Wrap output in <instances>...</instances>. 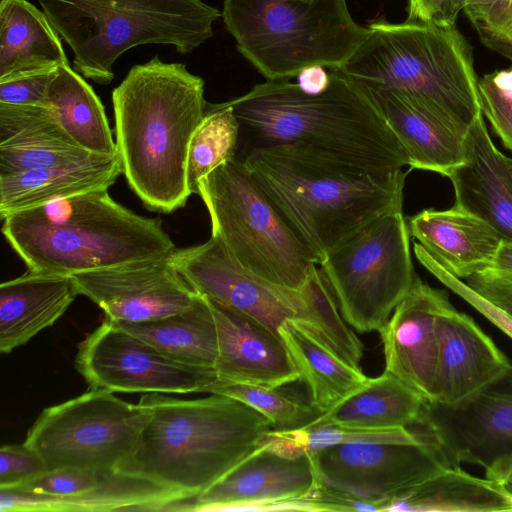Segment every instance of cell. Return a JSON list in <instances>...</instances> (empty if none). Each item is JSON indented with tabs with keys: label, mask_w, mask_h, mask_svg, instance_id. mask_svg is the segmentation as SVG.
Wrapping results in <instances>:
<instances>
[{
	"label": "cell",
	"mask_w": 512,
	"mask_h": 512,
	"mask_svg": "<svg viewBox=\"0 0 512 512\" xmlns=\"http://www.w3.org/2000/svg\"><path fill=\"white\" fill-rule=\"evenodd\" d=\"M324 69L322 67L310 68L299 74V86L309 93L322 91L329 81V73H326Z\"/></svg>",
	"instance_id": "ee69618b"
},
{
	"label": "cell",
	"mask_w": 512,
	"mask_h": 512,
	"mask_svg": "<svg viewBox=\"0 0 512 512\" xmlns=\"http://www.w3.org/2000/svg\"><path fill=\"white\" fill-rule=\"evenodd\" d=\"M222 17L238 51L267 80L339 70L371 33L346 0H224Z\"/></svg>",
	"instance_id": "ba28073f"
},
{
	"label": "cell",
	"mask_w": 512,
	"mask_h": 512,
	"mask_svg": "<svg viewBox=\"0 0 512 512\" xmlns=\"http://www.w3.org/2000/svg\"><path fill=\"white\" fill-rule=\"evenodd\" d=\"M74 53L75 69L106 85L113 65L144 44L172 45L181 54L213 35L217 8L202 0H37Z\"/></svg>",
	"instance_id": "52a82bcc"
},
{
	"label": "cell",
	"mask_w": 512,
	"mask_h": 512,
	"mask_svg": "<svg viewBox=\"0 0 512 512\" xmlns=\"http://www.w3.org/2000/svg\"><path fill=\"white\" fill-rule=\"evenodd\" d=\"M366 91L401 143L410 169L448 177L464 161L468 126L415 97L388 90Z\"/></svg>",
	"instance_id": "44dd1931"
},
{
	"label": "cell",
	"mask_w": 512,
	"mask_h": 512,
	"mask_svg": "<svg viewBox=\"0 0 512 512\" xmlns=\"http://www.w3.org/2000/svg\"><path fill=\"white\" fill-rule=\"evenodd\" d=\"M242 160L317 265L377 219L402 211L406 173L375 172L294 145H266Z\"/></svg>",
	"instance_id": "3957f363"
},
{
	"label": "cell",
	"mask_w": 512,
	"mask_h": 512,
	"mask_svg": "<svg viewBox=\"0 0 512 512\" xmlns=\"http://www.w3.org/2000/svg\"><path fill=\"white\" fill-rule=\"evenodd\" d=\"M485 477L498 480L512 488V458L498 462L485 470Z\"/></svg>",
	"instance_id": "bcb514c9"
},
{
	"label": "cell",
	"mask_w": 512,
	"mask_h": 512,
	"mask_svg": "<svg viewBox=\"0 0 512 512\" xmlns=\"http://www.w3.org/2000/svg\"><path fill=\"white\" fill-rule=\"evenodd\" d=\"M42 457L24 443L0 449V488L20 487L47 472Z\"/></svg>",
	"instance_id": "60d3db41"
},
{
	"label": "cell",
	"mask_w": 512,
	"mask_h": 512,
	"mask_svg": "<svg viewBox=\"0 0 512 512\" xmlns=\"http://www.w3.org/2000/svg\"><path fill=\"white\" fill-rule=\"evenodd\" d=\"M211 220V236L249 273L300 289L317 264L260 188L242 158L214 169L198 184Z\"/></svg>",
	"instance_id": "9c48e42d"
},
{
	"label": "cell",
	"mask_w": 512,
	"mask_h": 512,
	"mask_svg": "<svg viewBox=\"0 0 512 512\" xmlns=\"http://www.w3.org/2000/svg\"><path fill=\"white\" fill-rule=\"evenodd\" d=\"M188 494L148 479L108 472L93 488L71 496H52L19 488H0L1 512L173 510Z\"/></svg>",
	"instance_id": "603a6c76"
},
{
	"label": "cell",
	"mask_w": 512,
	"mask_h": 512,
	"mask_svg": "<svg viewBox=\"0 0 512 512\" xmlns=\"http://www.w3.org/2000/svg\"><path fill=\"white\" fill-rule=\"evenodd\" d=\"M92 154L74 143L49 107L0 103V175L50 167Z\"/></svg>",
	"instance_id": "d4e9b609"
},
{
	"label": "cell",
	"mask_w": 512,
	"mask_h": 512,
	"mask_svg": "<svg viewBox=\"0 0 512 512\" xmlns=\"http://www.w3.org/2000/svg\"><path fill=\"white\" fill-rule=\"evenodd\" d=\"M208 299V298H207ZM218 337L215 372L220 380L270 388L300 380L279 333L208 299Z\"/></svg>",
	"instance_id": "ffe728a7"
},
{
	"label": "cell",
	"mask_w": 512,
	"mask_h": 512,
	"mask_svg": "<svg viewBox=\"0 0 512 512\" xmlns=\"http://www.w3.org/2000/svg\"><path fill=\"white\" fill-rule=\"evenodd\" d=\"M208 393L231 397L246 404L266 417L275 430L301 428L321 415L311 403L306 404L278 388L218 379Z\"/></svg>",
	"instance_id": "8d00e7d4"
},
{
	"label": "cell",
	"mask_w": 512,
	"mask_h": 512,
	"mask_svg": "<svg viewBox=\"0 0 512 512\" xmlns=\"http://www.w3.org/2000/svg\"><path fill=\"white\" fill-rule=\"evenodd\" d=\"M2 233L39 273L72 275L169 255L174 243L159 218L136 214L98 189L15 212Z\"/></svg>",
	"instance_id": "5b68a950"
},
{
	"label": "cell",
	"mask_w": 512,
	"mask_h": 512,
	"mask_svg": "<svg viewBox=\"0 0 512 512\" xmlns=\"http://www.w3.org/2000/svg\"><path fill=\"white\" fill-rule=\"evenodd\" d=\"M78 295L71 276L30 271L0 285V352L52 326Z\"/></svg>",
	"instance_id": "484cf974"
},
{
	"label": "cell",
	"mask_w": 512,
	"mask_h": 512,
	"mask_svg": "<svg viewBox=\"0 0 512 512\" xmlns=\"http://www.w3.org/2000/svg\"><path fill=\"white\" fill-rule=\"evenodd\" d=\"M454 2H455L457 10L460 12L466 3V0H454Z\"/></svg>",
	"instance_id": "7dc6e473"
},
{
	"label": "cell",
	"mask_w": 512,
	"mask_h": 512,
	"mask_svg": "<svg viewBox=\"0 0 512 512\" xmlns=\"http://www.w3.org/2000/svg\"><path fill=\"white\" fill-rule=\"evenodd\" d=\"M448 294L418 276L379 329L385 370L431 402L438 355V325Z\"/></svg>",
	"instance_id": "ac0fdd59"
},
{
	"label": "cell",
	"mask_w": 512,
	"mask_h": 512,
	"mask_svg": "<svg viewBox=\"0 0 512 512\" xmlns=\"http://www.w3.org/2000/svg\"><path fill=\"white\" fill-rule=\"evenodd\" d=\"M150 415L142 401L132 404L113 392L90 388L44 409L24 444L42 457L47 470L112 472L130 454Z\"/></svg>",
	"instance_id": "8fae6325"
},
{
	"label": "cell",
	"mask_w": 512,
	"mask_h": 512,
	"mask_svg": "<svg viewBox=\"0 0 512 512\" xmlns=\"http://www.w3.org/2000/svg\"><path fill=\"white\" fill-rule=\"evenodd\" d=\"M317 484L308 453L289 456L260 444L207 490L183 500L180 510L255 511L302 496Z\"/></svg>",
	"instance_id": "e0dca14e"
},
{
	"label": "cell",
	"mask_w": 512,
	"mask_h": 512,
	"mask_svg": "<svg viewBox=\"0 0 512 512\" xmlns=\"http://www.w3.org/2000/svg\"><path fill=\"white\" fill-rule=\"evenodd\" d=\"M407 21L456 25L459 11L454 0H407Z\"/></svg>",
	"instance_id": "7bdbcfd3"
},
{
	"label": "cell",
	"mask_w": 512,
	"mask_h": 512,
	"mask_svg": "<svg viewBox=\"0 0 512 512\" xmlns=\"http://www.w3.org/2000/svg\"><path fill=\"white\" fill-rule=\"evenodd\" d=\"M278 333L309 388L311 405L321 414L362 387L368 377L351 366L297 322L285 321Z\"/></svg>",
	"instance_id": "1f68e13d"
},
{
	"label": "cell",
	"mask_w": 512,
	"mask_h": 512,
	"mask_svg": "<svg viewBox=\"0 0 512 512\" xmlns=\"http://www.w3.org/2000/svg\"><path fill=\"white\" fill-rule=\"evenodd\" d=\"M426 402L401 379L384 371L306 426L408 428L419 422Z\"/></svg>",
	"instance_id": "f1b7e54d"
},
{
	"label": "cell",
	"mask_w": 512,
	"mask_h": 512,
	"mask_svg": "<svg viewBox=\"0 0 512 512\" xmlns=\"http://www.w3.org/2000/svg\"><path fill=\"white\" fill-rule=\"evenodd\" d=\"M106 473L108 472L85 468H58L48 470L34 480L16 488L52 496H71L93 488Z\"/></svg>",
	"instance_id": "ab89813d"
},
{
	"label": "cell",
	"mask_w": 512,
	"mask_h": 512,
	"mask_svg": "<svg viewBox=\"0 0 512 512\" xmlns=\"http://www.w3.org/2000/svg\"><path fill=\"white\" fill-rule=\"evenodd\" d=\"M169 261L196 293L277 333L288 320L303 327L311 325L318 294L326 282L317 268L300 289L271 283L243 269L213 236L199 245L175 248Z\"/></svg>",
	"instance_id": "7c38bea8"
},
{
	"label": "cell",
	"mask_w": 512,
	"mask_h": 512,
	"mask_svg": "<svg viewBox=\"0 0 512 512\" xmlns=\"http://www.w3.org/2000/svg\"><path fill=\"white\" fill-rule=\"evenodd\" d=\"M319 266L345 321L360 333L379 331L417 278L403 212L377 219Z\"/></svg>",
	"instance_id": "30bf717a"
},
{
	"label": "cell",
	"mask_w": 512,
	"mask_h": 512,
	"mask_svg": "<svg viewBox=\"0 0 512 512\" xmlns=\"http://www.w3.org/2000/svg\"><path fill=\"white\" fill-rule=\"evenodd\" d=\"M414 254L435 278L512 339V278L485 269L463 281L449 273L419 243L414 244Z\"/></svg>",
	"instance_id": "836d02e7"
},
{
	"label": "cell",
	"mask_w": 512,
	"mask_h": 512,
	"mask_svg": "<svg viewBox=\"0 0 512 512\" xmlns=\"http://www.w3.org/2000/svg\"><path fill=\"white\" fill-rule=\"evenodd\" d=\"M481 112L512 151V70L485 74L478 82Z\"/></svg>",
	"instance_id": "f35d334b"
},
{
	"label": "cell",
	"mask_w": 512,
	"mask_h": 512,
	"mask_svg": "<svg viewBox=\"0 0 512 512\" xmlns=\"http://www.w3.org/2000/svg\"><path fill=\"white\" fill-rule=\"evenodd\" d=\"M438 355L431 403H459L496 379L509 359L467 314L451 302L438 325Z\"/></svg>",
	"instance_id": "d6986e66"
},
{
	"label": "cell",
	"mask_w": 512,
	"mask_h": 512,
	"mask_svg": "<svg viewBox=\"0 0 512 512\" xmlns=\"http://www.w3.org/2000/svg\"><path fill=\"white\" fill-rule=\"evenodd\" d=\"M239 139L240 123L232 107L208 104L189 145L187 181L192 194H197L202 178L237 156Z\"/></svg>",
	"instance_id": "d590c367"
},
{
	"label": "cell",
	"mask_w": 512,
	"mask_h": 512,
	"mask_svg": "<svg viewBox=\"0 0 512 512\" xmlns=\"http://www.w3.org/2000/svg\"><path fill=\"white\" fill-rule=\"evenodd\" d=\"M449 466L484 470L512 458V364L469 398L444 405L426 402L419 422Z\"/></svg>",
	"instance_id": "9a60e30c"
},
{
	"label": "cell",
	"mask_w": 512,
	"mask_h": 512,
	"mask_svg": "<svg viewBox=\"0 0 512 512\" xmlns=\"http://www.w3.org/2000/svg\"><path fill=\"white\" fill-rule=\"evenodd\" d=\"M48 107L79 147L96 155H117L103 104L69 64L58 68L49 86Z\"/></svg>",
	"instance_id": "d6a6232c"
},
{
	"label": "cell",
	"mask_w": 512,
	"mask_h": 512,
	"mask_svg": "<svg viewBox=\"0 0 512 512\" xmlns=\"http://www.w3.org/2000/svg\"><path fill=\"white\" fill-rule=\"evenodd\" d=\"M122 174L117 155L0 175V219L51 201L108 189Z\"/></svg>",
	"instance_id": "4316f807"
},
{
	"label": "cell",
	"mask_w": 512,
	"mask_h": 512,
	"mask_svg": "<svg viewBox=\"0 0 512 512\" xmlns=\"http://www.w3.org/2000/svg\"><path fill=\"white\" fill-rule=\"evenodd\" d=\"M67 64L60 35L44 11L26 0H1L0 82Z\"/></svg>",
	"instance_id": "83f0119b"
},
{
	"label": "cell",
	"mask_w": 512,
	"mask_h": 512,
	"mask_svg": "<svg viewBox=\"0 0 512 512\" xmlns=\"http://www.w3.org/2000/svg\"><path fill=\"white\" fill-rule=\"evenodd\" d=\"M112 102L117 156L131 190L151 211L184 207L192 194L189 145L208 106L204 80L156 56L129 70Z\"/></svg>",
	"instance_id": "7a4b0ae2"
},
{
	"label": "cell",
	"mask_w": 512,
	"mask_h": 512,
	"mask_svg": "<svg viewBox=\"0 0 512 512\" xmlns=\"http://www.w3.org/2000/svg\"><path fill=\"white\" fill-rule=\"evenodd\" d=\"M385 511H512V488L498 480L474 476L460 466H447L394 497Z\"/></svg>",
	"instance_id": "f546056e"
},
{
	"label": "cell",
	"mask_w": 512,
	"mask_h": 512,
	"mask_svg": "<svg viewBox=\"0 0 512 512\" xmlns=\"http://www.w3.org/2000/svg\"><path fill=\"white\" fill-rule=\"evenodd\" d=\"M430 440L425 432L417 433L408 428L361 429L322 425L289 430L272 429L261 444L285 455L299 456L341 444H421Z\"/></svg>",
	"instance_id": "e575fe53"
},
{
	"label": "cell",
	"mask_w": 512,
	"mask_h": 512,
	"mask_svg": "<svg viewBox=\"0 0 512 512\" xmlns=\"http://www.w3.org/2000/svg\"><path fill=\"white\" fill-rule=\"evenodd\" d=\"M111 322L177 362L215 368L216 324L208 299L198 293L194 304L182 312L142 322Z\"/></svg>",
	"instance_id": "4dcf8cb0"
},
{
	"label": "cell",
	"mask_w": 512,
	"mask_h": 512,
	"mask_svg": "<svg viewBox=\"0 0 512 512\" xmlns=\"http://www.w3.org/2000/svg\"><path fill=\"white\" fill-rule=\"evenodd\" d=\"M462 10L484 45L505 57L512 52V0H466Z\"/></svg>",
	"instance_id": "74e56055"
},
{
	"label": "cell",
	"mask_w": 512,
	"mask_h": 512,
	"mask_svg": "<svg viewBox=\"0 0 512 512\" xmlns=\"http://www.w3.org/2000/svg\"><path fill=\"white\" fill-rule=\"evenodd\" d=\"M506 161H507V166H508L509 174H510V177H511V180H512V158L506 157Z\"/></svg>",
	"instance_id": "c3c4849f"
},
{
	"label": "cell",
	"mask_w": 512,
	"mask_h": 512,
	"mask_svg": "<svg viewBox=\"0 0 512 512\" xmlns=\"http://www.w3.org/2000/svg\"><path fill=\"white\" fill-rule=\"evenodd\" d=\"M318 482L384 505L449 466L433 441L421 444L351 443L308 453Z\"/></svg>",
	"instance_id": "5bb4252c"
},
{
	"label": "cell",
	"mask_w": 512,
	"mask_h": 512,
	"mask_svg": "<svg viewBox=\"0 0 512 512\" xmlns=\"http://www.w3.org/2000/svg\"><path fill=\"white\" fill-rule=\"evenodd\" d=\"M78 372L91 389L122 393H208L214 369L177 362L105 320L78 347Z\"/></svg>",
	"instance_id": "4fadbf2b"
},
{
	"label": "cell",
	"mask_w": 512,
	"mask_h": 512,
	"mask_svg": "<svg viewBox=\"0 0 512 512\" xmlns=\"http://www.w3.org/2000/svg\"><path fill=\"white\" fill-rule=\"evenodd\" d=\"M464 156L448 176L454 205L479 216L512 241V180L506 156L494 145L482 113L467 131Z\"/></svg>",
	"instance_id": "7402d4cb"
},
{
	"label": "cell",
	"mask_w": 512,
	"mask_h": 512,
	"mask_svg": "<svg viewBox=\"0 0 512 512\" xmlns=\"http://www.w3.org/2000/svg\"><path fill=\"white\" fill-rule=\"evenodd\" d=\"M506 58H508L509 60H511V61H512V52H511V53H509V54L506 56Z\"/></svg>",
	"instance_id": "681fc988"
},
{
	"label": "cell",
	"mask_w": 512,
	"mask_h": 512,
	"mask_svg": "<svg viewBox=\"0 0 512 512\" xmlns=\"http://www.w3.org/2000/svg\"><path fill=\"white\" fill-rule=\"evenodd\" d=\"M140 401L150 408V418L116 472L191 497L221 479L273 429L253 408L219 394L179 399L149 393Z\"/></svg>",
	"instance_id": "277c9868"
},
{
	"label": "cell",
	"mask_w": 512,
	"mask_h": 512,
	"mask_svg": "<svg viewBox=\"0 0 512 512\" xmlns=\"http://www.w3.org/2000/svg\"><path fill=\"white\" fill-rule=\"evenodd\" d=\"M58 68L0 82V103L48 107L49 86Z\"/></svg>",
	"instance_id": "b9f144b4"
},
{
	"label": "cell",
	"mask_w": 512,
	"mask_h": 512,
	"mask_svg": "<svg viewBox=\"0 0 512 512\" xmlns=\"http://www.w3.org/2000/svg\"><path fill=\"white\" fill-rule=\"evenodd\" d=\"M407 224L410 236L461 280L489 268L504 239L485 220L455 205L422 210Z\"/></svg>",
	"instance_id": "cb8c5ba5"
},
{
	"label": "cell",
	"mask_w": 512,
	"mask_h": 512,
	"mask_svg": "<svg viewBox=\"0 0 512 512\" xmlns=\"http://www.w3.org/2000/svg\"><path fill=\"white\" fill-rule=\"evenodd\" d=\"M329 71L328 84L318 93L277 79L225 102L240 123L246 151L294 145L369 171L392 172L408 165L401 143L370 94L340 70Z\"/></svg>",
	"instance_id": "6da1fadb"
},
{
	"label": "cell",
	"mask_w": 512,
	"mask_h": 512,
	"mask_svg": "<svg viewBox=\"0 0 512 512\" xmlns=\"http://www.w3.org/2000/svg\"><path fill=\"white\" fill-rule=\"evenodd\" d=\"M113 322H142L189 309L197 293L169 261V255L70 275Z\"/></svg>",
	"instance_id": "2e32d148"
},
{
	"label": "cell",
	"mask_w": 512,
	"mask_h": 512,
	"mask_svg": "<svg viewBox=\"0 0 512 512\" xmlns=\"http://www.w3.org/2000/svg\"><path fill=\"white\" fill-rule=\"evenodd\" d=\"M369 37L339 69L366 90L403 93L470 127L480 115L473 53L456 25L372 22Z\"/></svg>",
	"instance_id": "8992f818"
},
{
	"label": "cell",
	"mask_w": 512,
	"mask_h": 512,
	"mask_svg": "<svg viewBox=\"0 0 512 512\" xmlns=\"http://www.w3.org/2000/svg\"><path fill=\"white\" fill-rule=\"evenodd\" d=\"M498 274L512 278V241L503 239L500 243L491 266Z\"/></svg>",
	"instance_id": "f6af8a7d"
}]
</instances>
